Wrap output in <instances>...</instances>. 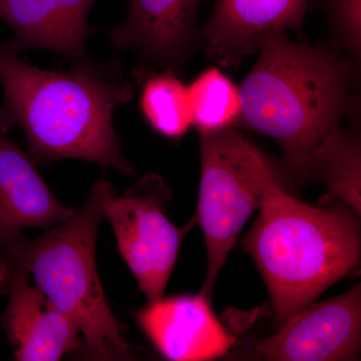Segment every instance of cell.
<instances>
[{
	"label": "cell",
	"instance_id": "1",
	"mask_svg": "<svg viewBox=\"0 0 361 361\" xmlns=\"http://www.w3.org/2000/svg\"><path fill=\"white\" fill-rule=\"evenodd\" d=\"M68 73L42 70L20 56L14 42L0 44V129L18 126L40 163L80 159L134 174L114 128V115L135 90L115 63L85 58Z\"/></svg>",
	"mask_w": 361,
	"mask_h": 361
},
{
	"label": "cell",
	"instance_id": "2",
	"mask_svg": "<svg viewBox=\"0 0 361 361\" xmlns=\"http://www.w3.org/2000/svg\"><path fill=\"white\" fill-rule=\"evenodd\" d=\"M240 85L241 122L276 141L292 170L310 176L316 152L351 106L353 68L329 47L296 44L286 32L270 35Z\"/></svg>",
	"mask_w": 361,
	"mask_h": 361
},
{
	"label": "cell",
	"instance_id": "3",
	"mask_svg": "<svg viewBox=\"0 0 361 361\" xmlns=\"http://www.w3.org/2000/svg\"><path fill=\"white\" fill-rule=\"evenodd\" d=\"M113 191L101 180L68 219L35 241L18 233L0 248V294L32 275L47 298L84 336L85 356L94 360H125L133 350L106 302L99 281L96 246L104 219V202Z\"/></svg>",
	"mask_w": 361,
	"mask_h": 361
},
{
	"label": "cell",
	"instance_id": "4",
	"mask_svg": "<svg viewBox=\"0 0 361 361\" xmlns=\"http://www.w3.org/2000/svg\"><path fill=\"white\" fill-rule=\"evenodd\" d=\"M243 242L262 274L280 324L310 305L360 262L357 217L343 207L318 208L268 190Z\"/></svg>",
	"mask_w": 361,
	"mask_h": 361
},
{
	"label": "cell",
	"instance_id": "5",
	"mask_svg": "<svg viewBox=\"0 0 361 361\" xmlns=\"http://www.w3.org/2000/svg\"><path fill=\"white\" fill-rule=\"evenodd\" d=\"M200 135L201 182L194 220L203 231L208 257L201 293L211 301L237 237L279 180L267 157L233 128Z\"/></svg>",
	"mask_w": 361,
	"mask_h": 361
},
{
	"label": "cell",
	"instance_id": "6",
	"mask_svg": "<svg viewBox=\"0 0 361 361\" xmlns=\"http://www.w3.org/2000/svg\"><path fill=\"white\" fill-rule=\"evenodd\" d=\"M170 197L163 179L149 174L123 196L111 191L104 202V218L113 228L121 255L149 302L163 297L182 240L195 223L179 228L169 220L165 208Z\"/></svg>",
	"mask_w": 361,
	"mask_h": 361
},
{
	"label": "cell",
	"instance_id": "7",
	"mask_svg": "<svg viewBox=\"0 0 361 361\" xmlns=\"http://www.w3.org/2000/svg\"><path fill=\"white\" fill-rule=\"evenodd\" d=\"M361 291L310 305L292 315L275 336L254 345L261 357L278 361L353 360L360 348Z\"/></svg>",
	"mask_w": 361,
	"mask_h": 361
},
{
	"label": "cell",
	"instance_id": "8",
	"mask_svg": "<svg viewBox=\"0 0 361 361\" xmlns=\"http://www.w3.org/2000/svg\"><path fill=\"white\" fill-rule=\"evenodd\" d=\"M203 294L157 299L137 310L142 331L168 360H212L236 343L211 310Z\"/></svg>",
	"mask_w": 361,
	"mask_h": 361
},
{
	"label": "cell",
	"instance_id": "9",
	"mask_svg": "<svg viewBox=\"0 0 361 361\" xmlns=\"http://www.w3.org/2000/svg\"><path fill=\"white\" fill-rule=\"evenodd\" d=\"M123 25L109 30L118 49L179 73L200 40V0H128Z\"/></svg>",
	"mask_w": 361,
	"mask_h": 361
},
{
	"label": "cell",
	"instance_id": "10",
	"mask_svg": "<svg viewBox=\"0 0 361 361\" xmlns=\"http://www.w3.org/2000/svg\"><path fill=\"white\" fill-rule=\"evenodd\" d=\"M310 0H217L199 44L214 63L238 66L276 33L298 30Z\"/></svg>",
	"mask_w": 361,
	"mask_h": 361
},
{
	"label": "cell",
	"instance_id": "11",
	"mask_svg": "<svg viewBox=\"0 0 361 361\" xmlns=\"http://www.w3.org/2000/svg\"><path fill=\"white\" fill-rule=\"evenodd\" d=\"M75 211L56 198L32 159L0 129V248L25 228L49 229Z\"/></svg>",
	"mask_w": 361,
	"mask_h": 361
},
{
	"label": "cell",
	"instance_id": "12",
	"mask_svg": "<svg viewBox=\"0 0 361 361\" xmlns=\"http://www.w3.org/2000/svg\"><path fill=\"white\" fill-rule=\"evenodd\" d=\"M6 295L8 305L0 320L14 346L16 360L56 361L82 350L75 325L39 286H30L28 280H23Z\"/></svg>",
	"mask_w": 361,
	"mask_h": 361
},
{
	"label": "cell",
	"instance_id": "13",
	"mask_svg": "<svg viewBox=\"0 0 361 361\" xmlns=\"http://www.w3.org/2000/svg\"><path fill=\"white\" fill-rule=\"evenodd\" d=\"M97 0H0V20L20 51L40 49L73 61L85 58L92 28L87 13Z\"/></svg>",
	"mask_w": 361,
	"mask_h": 361
},
{
	"label": "cell",
	"instance_id": "14",
	"mask_svg": "<svg viewBox=\"0 0 361 361\" xmlns=\"http://www.w3.org/2000/svg\"><path fill=\"white\" fill-rule=\"evenodd\" d=\"M142 82L140 110L152 129L170 139H179L193 127L188 87L171 70L137 71Z\"/></svg>",
	"mask_w": 361,
	"mask_h": 361
},
{
	"label": "cell",
	"instance_id": "15",
	"mask_svg": "<svg viewBox=\"0 0 361 361\" xmlns=\"http://www.w3.org/2000/svg\"><path fill=\"white\" fill-rule=\"evenodd\" d=\"M187 87L193 127L200 134L232 129L241 122L239 87L219 68H206Z\"/></svg>",
	"mask_w": 361,
	"mask_h": 361
},
{
	"label": "cell",
	"instance_id": "16",
	"mask_svg": "<svg viewBox=\"0 0 361 361\" xmlns=\"http://www.w3.org/2000/svg\"><path fill=\"white\" fill-rule=\"evenodd\" d=\"M310 176L324 180L334 194L360 212V147L357 140L337 130L316 152Z\"/></svg>",
	"mask_w": 361,
	"mask_h": 361
},
{
	"label": "cell",
	"instance_id": "17",
	"mask_svg": "<svg viewBox=\"0 0 361 361\" xmlns=\"http://www.w3.org/2000/svg\"><path fill=\"white\" fill-rule=\"evenodd\" d=\"M330 23L341 47L355 58L361 51V0H325Z\"/></svg>",
	"mask_w": 361,
	"mask_h": 361
}]
</instances>
